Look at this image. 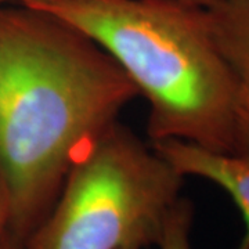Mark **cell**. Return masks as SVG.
Masks as SVG:
<instances>
[{
  "instance_id": "6da1fadb",
  "label": "cell",
  "mask_w": 249,
  "mask_h": 249,
  "mask_svg": "<svg viewBox=\"0 0 249 249\" xmlns=\"http://www.w3.org/2000/svg\"><path fill=\"white\" fill-rule=\"evenodd\" d=\"M136 96L80 31L45 10L0 6V176L17 240L25 244L80 152Z\"/></svg>"
},
{
  "instance_id": "7a4b0ae2",
  "label": "cell",
  "mask_w": 249,
  "mask_h": 249,
  "mask_svg": "<svg viewBox=\"0 0 249 249\" xmlns=\"http://www.w3.org/2000/svg\"><path fill=\"white\" fill-rule=\"evenodd\" d=\"M28 6L80 31L118 64L148 101L152 142L178 139L248 154L238 85L214 43L206 9L169 0H37Z\"/></svg>"
},
{
  "instance_id": "3957f363",
  "label": "cell",
  "mask_w": 249,
  "mask_h": 249,
  "mask_svg": "<svg viewBox=\"0 0 249 249\" xmlns=\"http://www.w3.org/2000/svg\"><path fill=\"white\" fill-rule=\"evenodd\" d=\"M184 178L115 121L80 152L25 249L157 245Z\"/></svg>"
},
{
  "instance_id": "277c9868",
  "label": "cell",
  "mask_w": 249,
  "mask_h": 249,
  "mask_svg": "<svg viewBox=\"0 0 249 249\" xmlns=\"http://www.w3.org/2000/svg\"><path fill=\"white\" fill-rule=\"evenodd\" d=\"M152 147L183 178L209 180L231 196L245 226L237 249H249V154L213 151L178 139L155 142Z\"/></svg>"
},
{
  "instance_id": "5b68a950",
  "label": "cell",
  "mask_w": 249,
  "mask_h": 249,
  "mask_svg": "<svg viewBox=\"0 0 249 249\" xmlns=\"http://www.w3.org/2000/svg\"><path fill=\"white\" fill-rule=\"evenodd\" d=\"M206 18L214 43L238 85L249 154V0H220L206 9Z\"/></svg>"
},
{
  "instance_id": "8992f818",
  "label": "cell",
  "mask_w": 249,
  "mask_h": 249,
  "mask_svg": "<svg viewBox=\"0 0 249 249\" xmlns=\"http://www.w3.org/2000/svg\"><path fill=\"white\" fill-rule=\"evenodd\" d=\"M194 219V206L187 198L180 196L170 208L158 241L160 249H193L191 227Z\"/></svg>"
},
{
  "instance_id": "52a82bcc",
  "label": "cell",
  "mask_w": 249,
  "mask_h": 249,
  "mask_svg": "<svg viewBox=\"0 0 249 249\" xmlns=\"http://www.w3.org/2000/svg\"><path fill=\"white\" fill-rule=\"evenodd\" d=\"M10 220H11V209H10L9 193L3 178L0 176V241L10 234Z\"/></svg>"
},
{
  "instance_id": "ba28073f",
  "label": "cell",
  "mask_w": 249,
  "mask_h": 249,
  "mask_svg": "<svg viewBox=\"0 0 249 249\" xmlns=\"http://www.w3.org/2000/svg\"><path fill=\"white\" fill-rule=\"evenodd\" d=\"M0 249H25V244L17 240L11 232L0 241Z\"/></svg>"
},
{
  "instance_id": "9c48e42d",
  "label": "cell",
  "mask_w": 249,
  "mask_h": 249,
  "mask_svg": "<svg viewBox=\"0 0 249 249\" xmlns=\"http://www.w3.org/2000/svg\"><path fill=\"white\" fill-rule=\"evenodd\" d=\"M169 1H175V3H180V4H186V6H191V7L209 9V7L214 6L216 3H219L220 0H169Z\"/></svg>"
},
{
  "instance_id": "30bf717a",
  "label": "cell",
  "mask_w": 249,
  "mask_h": 249,
  "mask_svg": "<svg viewBox=\"0 0 249 249\" xmlns=\"http://www.w3.org/2000/svg\"><path fill=\"white\" fill-rule=\"evenodd\" d=\"M18 3V4H24V6H28V4H32V3H35L37 0H0V6H3V4H9V3Z\"/></svg>"
},
{
  "instance_id": "8fae6325",
  "label": "cell",
  "mask_w": 249,
  "mask_h": 249,
  "mask_svg": "<svg viewBox=\"0 0 249 249\" xmlns=\"http://www.w3.org/2000/svg\"><path fill=\"white\" fill-rule=\"evenodd\" d=\"M122 249H142V248L137 247V245H129V247H124V248H122Z\"/></svg>"
}]
</instances>
